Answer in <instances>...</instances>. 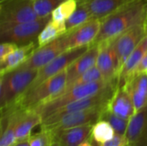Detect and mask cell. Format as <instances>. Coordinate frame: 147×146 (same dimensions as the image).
<instances>
[{
	"mask_svg": "<svg viewBox=\"0 0 147 146\" xmlns=\"http://www.w3.org/2000/svg\"><path fill=\"white\" fill-rule=\"evenodd\" d=\"M100 44V51L96 65L107 81L118 78V59L115 47V39L105 40Z\"/></svg>",
	"mask_w": 147,
	"mask_h": 146,
	"instance_id": "7c38bea8",
	"label": "cell"
},
{
	"mask_svg": "<svg viewBox=\"0 0 147 146\" xmlns=\"http://www.w3.org/2000/svg\"><path fill=\"white\" fill-rule=\"evenodd\" d=\"M102 21L91 18L79 27L65 34L66 49H73L93 43L100 32Z\"/></svg>",
	"mask_w": 147,
	"mask_h": 146,
	"instance_id": "8fae6325",
	"label": "cell"
},
{
	"mask_svg": "<svg viewBox=\"0 0 147 146\" xmlns=\"http://www.w3.org/2000/svg\"><path fill=\"white\" fill-rule=\"evenodd\" d=\"M78 0H65L52 12V20L65 22L76 10Z\"/></svg>",
	"mask_w": 147,
	"mask_h": 146,
	"instance_id": "d4e9b609",
	"label": "cell"
},
{
	"mask_svg": "<svg viewBox=\"0 0 147 146\" xmlns=\"http://www.w3.org/2000/svg\"><path fill=\"white\" fill-rule=\"evenodd\" d=\"M125 137L128 146H147V106L129 120Z\"/></svg>",
	"mask_w": 147,
	"mask_h": 146,
	"instance_id": "5bb4252c",
	"label": "cell"
},
{
	"mask_svg": "<svg viewBox=\"0 0 147 146\" xmlns=\"http://www.w3.org/2000/svg\"><path fill=\"white\" fill-rule=\"evenodd\" d=\"M65 0H33L34 9L40 18L51 15L52 12Z\"/></svg>",
	"mask_w": 147,
	"mask_h": 146,
	"instance_id": "4316f807",
	"label": "cell"
},
{
	"mask_svg": "<svg viewBox=\"0 0 147 146\" xmlns=\"http://www.w3.org/2000/svg\"><path fill=\"white\" fill-rule=\"evenodd\" d=\"M51 19L52 15H48L32 22L0 25L1 42H12L18 46H23L35 41L41 30Z\"/></svg>",
	"mask_w": 147,
	"mask_h": 146,
	"instance_id": "8992f818",
	"label": "cell"
},
{
	"mask_svg": "<svg viewBox=\"0 0 147 146\" xmlns=\"http://www.w3.org/2000/svg\"><path fill=\"white\" fill-rule=\"evenodd\" d=\"M33 0H1L0 25H11L39 19Z\"/></svg>",
	"mask_w": 147,
	"mask_h": 146,
	"instance_id": "52a82bcc",
	"label": "cell"
},
{
	"mask_svg": "<svg viewBox=\"0 0 147 146\" xmlns=\"http://www.w3.org/2000/svg\"><path fill=\"white\" fill-rule=\"evenodd\" d=\"M147 52V35L140 41L137 47L134 50L131 55L127 59L126 63L122 66L118 75V85L119 87L124 86L130 80L134 70L136 69L142 58Z\"/></svg>",
	"mask_w": 147,
	"mask_h": 146,
	"instance_id": "d6986e66",
	"label": "cell"
},
{
	"mask_svg": "<svg viewBox=\"0 0 147 146\" xmlns=\"http://www.w3.org/2000/svg\"><path fill=\"white\" fill-rule=\"evenodd\" d=\"M135 0H78L90 13L91 17L102 21Z\"/></svg>",
	"mask_w": 147,
	"mask_h": 146,
	"instance_id": "2e32d148",
	"label": "cell"
},
{
	"mask_svg": "<svg viewBox=\"0 0 147 146\" xmlns=\"http://www.w3.org/2000/svg\"><path fill=\"white\" fill-rule=\"evenodd\" d=\"M147 35V22L127 29L115 38V47L118 59V75L128 57Z\"/></svg>",
	"mask_w": 147,
	"mask_h": 146,
	"instance_id": "9c48e42d",
	"label": "cell"
},
{
	"mask_svg": "<svg viewBox=\"0 0 147 146\" xmlns=\"http://www.w3.org/2000/svg\"><path fill=\"white\" fill-rule=\"evenodd\" d=\"M52 146H59V145L57 144V143H55V142H53V145Z\"/></svg>",
	"mask_w": 147,
	"mask_h": 146,
	"instance_id": "e575fe53",
	"label": "cell"
},
{
	"mask_svg": "<svg viewBox=\"0 0 147 146\" xmlns=\"http://www.w3.org/2000/svg\"><path fill=\"white\" fill-rule=\"evenodd\" d=\"M90 45L84 46L73 48V49H68L65 51L64 52H62L61 54H59L58 57H56L47 65H46L45 66L38 70L36 77H34V81L29 85L27 90L39 85L40 83L48 79L49 77H52L60 73L61 71L66 70L77 59L82 56L90 48Z\"/></svg>",
	"mask_w": 147,
	"mask_h": 146,
	"instance_id": "ba28073f",
	"label": "cell"
},
{
	"mask_svg": "<svg viewBox=\"0 0 147 146\" xmlns=\"http://www.w3.org/2000/svg\"><path fill=\"white\" fill-rule=\"evenodd\" d=\"M79 146H96V145L93 142V140L91 139H90L86 140L85 142L82 143Z\"/></svg>",
	"mask_w": 147,
	"mask_h": 146,
	"instance_id": "836d02e7",
	"label": "cell"
},
{
	"mask_svg": "<svg viewBox=\"0 0 147 146\" xmlns=\"http://www.w3.org/2000/svg\"><path fill=\"white\" fill-rule=\"evenodd\" d=\"M115 135V132L112 126L105 120H99L92 126L90 139L96 144H102Z\"/></svg>",
	"mask_w": 147,
	"mask_h": 146,
	"instance_id": "603a6c76",
	"label": "cell"
},
{
	"mask_svg": "<svg viewBox=\"0 0 147 146\" xmlns=\"http://www.w3.org/2000/svg\"><path fill=\"white\" fill-rule=\"evenodd\" d=\"M134 101L135 113L147 106V73L133 77L126 85Z\"/></svg>",
	"mask_w": 147,
	"mask_h": 146,
	"instance_id": "ffe728a7",
	"label": "cell"
},
{
	"mask_svg": "<svg viewBox=\"0 0 147 146\" xmlns=\"http://www.w3.org/2000/svg\"><path fill=\"white\" fill-rule=\"evenodd\" d=\"M67 33L65 22L50 20L41 30L37 38L38 47H41L60 38Z\"/></svg>",
	"mask_w": 147,
	"mask_h": 146,
	"instance_id": "7402d4cb",
	"label": "cell"
},
{
	"mask_svg": "<svg viewBox=\"0 0 147 146\" xmlns=\"http://www.w3.org/2000/svg\"><path fill=\"white\" fill-rule=\"evenodd\" d=\"M105 108H93L62 114H52L44 119L40 126L49 132H54L89 124L94 125L101 120Z\"/></svg>",
	"mask_w": 147,
	"mask_h": 146,
	"instance_id": "5b68a950",
	"label": "cell"
},
{
	"mask_svg": "<svg viewBox=\"0 0 147 146\" xmlns=\"http://www.w3.org/2000/svg\"><path fill=\"white\" fill-rule=\"evenodd\" d=\"M66 79L67 73L66 70H65L49 77L39 85L27 90L8 108L34 109L40 105L59 96L65 89Z\"/></svg>",
	"mask_w": 147,
	"mask_h": 146,
	"instance_id": "7a4b0ae2",
	"label": "cell"
},
{
	"mask_svg": "<svg viewBox=\"0 0 147 146\" xmlns=\"http://www.w3.org/2000/svg\"><path fill=\"white\" fill-rule=\"evenodd\" d=\"M101 120H107L114 128L116 134L124 135L126 134L127 126H128V120L123 119L120 116H117L116 114L110 112L108 108H105L102 112Z\"/></svg>",
	"mask_w": 147,
	"mask_h": 146,
	"instance_id": "484cf974",
	"label": "cell"
},
{
	"mask_svg": "<svg viewBox=\"0 0 147 146\" xmlns=\"http://www.w3.org/2000/svg\"><path fill=\"white\" fill-rule=\"evenodd\" d=\"M92 126V124H89L50 133L53 142L57 143L59 146H79L90 139Z\"/></svg>",
	"mask_w": 147,
	"mask_h": 146,
	"instance_id": "9a60e30c",
	"label": "cell"
},
{
	"mask_svg": "<svg viewBox=\"0 0 147 146\" xmlns=\"http://www.w3.org/2000/svg\"><path fill=\"white\" fill-rule=\"evenodd\" d=\"M18 45L12 42H2L0 46V64L3 63L6 58L18 48Z\"/></svg>",
	"mask_w": 147,
	"mask_h": 146,
	"instance_id": "f546056e",
	"label": "cell"
},
{
	"mask_svg": "<svg viewBox=\"0 0 147 146\" xmlns=\"http://www.w3.org/2000/svg\"><path fill=\"white\" fill-rule=\"evenodd\" d=\"M99 51L100 44L90 45V48L66 69L67 79L65 89L70 88L72 85V83L85 71H87L89 69L96 65Z\"/></svg>",
	"mask_w": 147,
	"mask_h": 146,
	"instance_id": "4fadbf2b",
	"label": "cell"
},
{
	"mask_svg": "<svg viewBox=\"0 0 147 146\" xmlns=\"http://www.w3.org/2000/svg\"><path fill=\"white\" fill-rule=\"evenodd\" d=\"M11 146H31L29 143V139H22V140H16Z\"/></svg>",
	"mask_w": 147,
	"mask_h": 146,
	"instance_id": "d6a6232c",
	"label": "cell"
},
{
	"mask_svg": "<svg viewBox=\"0 0 147 146\" xmlns=\"http://www.w3.org/2000/svg\"><path fill=\"white\" fill-rule=\"evenodd\" d=\"M115 81H118V78L113 79L111 81L103 79L98 82L73 85L63 91L59 96L53 98V100L40 105L34 108V110L42 117V120H44L59 108L71 102L94 96L105 89L108 86Z\"/></svg>",
	"mask_w": 147,
	"mask_h": 146,
	"instance_id": "3957f363",
	"label": "cell"
},
{
	"mask_svg": "<svg viewBox=\"0 0 147 146\" xmlns=\"http://www.w3.org/2000/svg\"><path fill=\"white\" fill-rule=\"evenodd\" d=\"M103 79L104 78L102 77V74L101 71L99 70V68L96 65L93 67H91L90 69H89L87 71H85L82 76H80L72 83L71 86L77 85V84H84V83H90L98 82V81H101V80H103Z\"/></svg>",
	"mask_w": 147,
	"mask_h": 146,
	"instance_id": "83f0119b",
	"label": "cell"
},
{
	"mask_svg": "<svg viewBox=\"0 0 147 146\" xmlns=\"http://www.w3.org/2000/svg\"><path fill=\"white\" fill-rule=\"evenodd\" d=\"M37 47V40L32 41L23 46H19L16 50H15L6 58L3 63L0 64V76L10 72L20 67L28 59V58Z\"/></svg>",
	"mask_w": 147,
	"mask_h": 146,
	"instance_id": "ac0fdd59",
	"label": "cell"
},
{
	"mask_svg": "<svg viewBox=\"0 0 147 146\" xmlns=\"http://www.w3.org/2000/svg\"><path fill=\"white\" fill-rule=\"evenodd\" d=\"M142 73H147V52L146 53V55L142 58L141 61L139 63V65H137L136 69L134 70V73H133V77L136 76V75H140ZM131 77V78H132ZM130 78V79H131Z\"/></svg>",
	"mask_w": 147,
	"mask_h": 146,
	"instance_id": "1f68e13d",
	"label": "cell"
},
{
	"mask_svg": "<svg viewBox=\"0 0 147 146\" xmlns=\"http://www.w3.org/2000/svg\"><path fill=\"white\" fill-rule=\"evenodd\" d=\"M96 146H128V142L124 135H120V134L115 133V135L114 136L113 139H111L102 144H98V145H96Z\"/></svg>",
	"mask_w": 147,
	"mask_h": 146,
	"instance_id": "4dcf8cb0",
	"label": "cell"
},
{
	"mask_svg": "<svg viewBox=\"0 0 147 146\" xmlns=\"http://www.w3.org/2000/svg\"><path fill=\"white\" fill-rule=\"evenodd\" d=\"M66 50L65 34H64L46 46L37 47L28 59L18 68L39 70Z\"/></svg>",
	"mask_w": 147,
	"mask_h": 146,
	"instance_id": "30bf717a",
	"label": "cell"
},
{
	"mask_svg": "<svg viewBox=\"0 0 147 146\" xmlns=\"http://www.w3.org/2000/svg\"><path fill=\"white\" fill-rule=\"evenodd\" d=\"M38 70L17 68L0 76L1 111L8 108L28 89Z\"/></svg>",
	"mask_w": 147,
	"mask_h": 146,
	"instance_id": "277c9868",
	"label": "cell"
},
{
	"mask_svg": "<svg viewBox=\"0 0 147 146\" xmlns=\"http://www.w3.org/2000/svg\"><path fill=\"white\" fill-rule=\"evenodd\" d=\"M91 15L89 10L81 3H78V7L76 10L72 13V15L65 21V25L67 28V32L79 27L84 22L90 20Z\"/></svg>",
	"mask_w": 147,
	"mask_h": 146,
	"instance_id": "cb8c5ba5",
	"label": "cell"
},
{
	"mask_svg": "<svg viewBox=\"0 0 147 146\" xmlns=\"http://www.w3.org/2000/svg\"><path fill=\"white\" fill-rule=\"evenodd\" d=\"M29 143L31 146H52V134L49 131L40 128V132L30 136Z\"/></svg>",
	"mask_w": 147,
	"mask_h": 146,
	"instance_id": "f1b7e54d",
	"label": "cell"
},
{
	"mask_svg": "<svg viewBox=\"0 0 147 146\" xmlns=\"http://www.w3.org/2000/svg\"><path fill=\"white\" fill-rule=\"evenodd\" d=\"M42 121V117L34 109H22L16 130V140L29 139L33 129L40 126Z\"/></svg>",
	"mask_w": 147,
	"mask_h": 146,
	"instance_id": "44dd1931",
	"label": "cell"
},
{
	"mask_svg": "<svg viewBox=\"0 0 147 146\" xmlns=\"http://www.w3.org/2000/svg\"><path fill=\"white\" fill-rule=\"evenodd\" d=\"M107 108L117 116L128 120L134 115V101L126 86H117Z\"/></svg>",
	"mask_w": 147,
	"mask_h": 146,
	"instance_id": "e0dca14e",
	"label": "cell"
},
{
	"mask_svg": "<svg viewBox=\"0 0 147 146\" xmlns=\"http://www.w3.org/2000/svg\"><path fill=\"white\" fill-rule=\"evenodd\" d=\"M147 22V0H135L102 21L99 34L93 44L116 38L132 27Z\"/></svg>",
	"mask_w": 147,
	"mask_h": 146,
	"instance_id": "6da1fadb",
	"label": "cell"
}]
</instances>
